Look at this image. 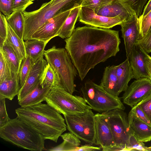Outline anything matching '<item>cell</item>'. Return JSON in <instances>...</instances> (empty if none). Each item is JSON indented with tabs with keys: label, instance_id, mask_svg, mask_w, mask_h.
<instances>
[{
	"label": "cell",
	"instance_id": "6da1fadb",
	"mask_svg": "<svg viewBox=\"0 0 151 151\" xmlns=\"http://www.w3.org/2000/svg\"><path fill=\"white\" fill-rule=\"evenodd\" d=\"M65 48L83 80L98 64L119 51V31L90 26L78 27L65 40Z\"/></svg>",
	"mask_w": 151,
	"mask_h": 151
},
{
	"label": "cell",
	"instance_id": "7a4b0ae2",
	"mask_svg": "<svg viewBox=\"0 0 151 151\" xmlns=\"http://www.w3.org/2000/svg\"><path fill=\"white\" fill-rule=\"evenodd\" d=\"M15 111L19 119L41 134L45 139L56 143L59 137L66 130L65 119L47 104L21 107Z\"/></svg>",
	"mask_w": 151,
	"mask_h": 151
},
{
	"label": "cell",
	"instance_id": "3957f363",
	"mask_svg": "<svg viewBox=\"0 0 151 151\" xmlns=\"http://www.w3.org/2000/svg\"><path fill=\"white\" fill-rule=\"evenodd\" d=\"M0 137L18 147L34 151L45 148V139L17 117L0 127Z\"/></svg>",
	"mask_w": 151,
	"mask_h": 151
},
{
	"label": "cell",
	"instance_id": "277c9868",
	"mask_svg": "<svg viewBox=\"0 0 151 151\" xmlns=\"http://www.w3.org/2000/svg\"><path fill=\"white\" fill-rule=\"evenodd\" d=\"M83 0H65L53 5L50 2L43 3L38 9L24 11V40H31L32 36L49 19L60 12L80 6Z\"/></svg>",
	"mask_w": 151,
	"mask_h": 151
},
{
	"label": "cell",
	"instance_id": "5b68a950",
	"mask_svg": "<svg viewBox=\"0 0 151 151\" xmlns=\"http://www.w3.org/2000/svg\"><path fill=\"white\" fill-rule=\"evenodd\" d=\"M44 55L58 75L59 86L73 94L75 91L74 80L78 73L66 49L53 46L45 50Z\"/></svg>",
	"mask_w": 151,
	"mask_h": 151
},
{
	"label": "cell",
	"instance_id": "8992f818",
	"mask_svg": "<svg viewBox=\"0 0 151 151\" xmlns=\"http://www.w3.org/2000/svg\"><path fill=\"white\" fill-rule=\"evenodd\" d=\"M45 101L63 115H80L91 109L83 97L73 96L59 86L51 87Z\"/></svg>",
	"mask_w": 151,
	"mask_h": 151
},
{
	"label": "cell",
	"instance_id": "52a82bcc",
	"mask_svg": "<svg viewBox=\"0 0 151 151\" xmlns=\"http://www.w3.org/2000/svg\"><path fill=\"white\" fill-rule=\"evenodd\" d=\"M81 90L87 104L92 109L100 113L116 109H125L118 96L109 94L91 80L86 81Z\"/></svg>",
	"mask_w": 151,
	"mask_h": 151
},
{
	"label": "cell",
	"instance_id": "ba28073f",
	"mask_svg": "<svg viewBox=\"0 0 151 151\" xmlns=\"http://www.w3.org/2000/svg\"><path fill=\"white\" fill-rule=\"evenodd\" d=\"M95 114L91 109L80 115H64L68 130L91 145H97L96 139Z\"/></svg>",
	"mask_w": 151,
	"mask_h": 151
},
{
	"label": "cell",
	"instance_id": "9c48e42d",
	"mask_svg": "<svg viewBox=\"0 0 151 151\" xmlns=\"http://www.w3.org/2000/svg\"><path fill=\"white\" fill-rule=\"evenodd\" d=\"M124 111L116 109L102 113L109 124L115 144L127 147L130 137L134 134L129 123L128 116Z\"/></svg>",
	"mask_w": 151,
	"mask_h": 151
},
{
	"label": "cell",
	"instance_id": "30bf717a",
	"mask_svg": "<svg viewBox=\"0 0 151 151\" xmlns=\"http://www.w3.org/2000/svg\"><path fill=\"white\" fill-rule=\"evenodd\" d=\"M151 95V80L141 78L134 80L128 86L122 96L123 103L132 108Z\"/></svg>",
	"mask_w": 151,
	"mask_h": 151
},
{
	"label": "cell",
	"instance_id": "8fae6325",
	"mask_svg": "<svg viewBox=\"0 0 151 151\" xmlns=\"http://www.w3.org/2000/svg\"><path fill=\"white\" fill-rule=\"evenodd\" d=\"M78 19L81 22L87 25L104 29H110L120 25L125 20L120 16L110 17L101 16L91 9L83 7H80Z\"/></svg>",
	"mask_w": 151,
	"mask_h": 151
},
{
	"label": "cell",
	"instance_id": "7c38bea8",
	"mask_svg": "<svg viewBox=\"0 0 151 151\" xmlns=\"http://www.w3.org/2000/svg\"><path fill=\"white\" fill-rule=\"evenodd\" d=\"M72 9L56 14L33 34L32 39L39 40L48 43L52 38L57 36L59 31Z\"/></svg>",
	"mask_w": 151,
	"mask_h": 151
},
{
	"label": "cell",
	"instance_id": "4fadbf2b",
	"mask_svg": "<svg viewBox=\"0 0 151 151\" xmlns=\"http://www.w3.org/2000/svg\"><path fill=\"white\" fill-rule=\"evenodd\" d=\"M128 58L135 44L140 37V24L138 17L136 14L132 15L120 25Z\"/></svg>",
	"mask_w": 151,
	"mask_h": 151
},
{
	"label": "cell",
	"instance_id": "5bb4252c",
	"mask_svg": "<svg viewBox=\"0 0 151 151\" xmlns=\"http://www.w3.org/2000/svg\"><path fill=\"white\" fill-rule=\"evenodd\" d=\"M44 57L43 55L32 65L25 82L17 95L18 101L33 90L40 82L44 69L48 64Z\"/></svg>",
	"mask_w": 151,
	"mask_h": 151
},
{
	"label": "cell",
	"instance_id": "9a60e30c",
	"mask_svg": "<svg viewBox=\"0 0 151 151\" xmlns=\"http://www.w3.org/2000/svg\"><path fill=\"white\" fill-rule=\"evenodd\" d=\"M96 139L97 145L105 150L116 145L109 124L102 113L94 115Z\"/></svg>",
	"mask_w": 151,
	"mask_h": 151
},
{
	"label": "cell",
	"instance_id": "2e32d148",
	"mask_svg": "<svg viewBox=\"0 0 151 151\" xmlns=\"http://www.w3.org/2000/svg\"><path fill=\"white\" fill-rule=\"evenodd\" d=\"M147 54L139 45L135 44L127 58L134 78L136 79L144 78L150 79L145 61V58Z\"/></svg>",
	"mask_w": 151,
	"mask_h": 151
},
{
	"label": "cell",
	"instance_id": "e0dca14e",
	"mask_svg": "<svg viewBox=\"0 0 151 151\" xmlns=\"http://www.w3.org/2000/svg\"><path fill=\"white\" fill-rule=\"evenodd\" d=\"M96 14L110 17L120 16L125 20L135 14L128 3L118 0H113L110 4L100 9Z\"/></svg>",
	"mask_w": 151,
	"mask_h": 151
},
{
	"label": "cell",
	"instance_id": "ac0fdd59",
	"mask_svg": "<svg viewBox=\"0 0 151 151\" xmlns=\"http://www.w3.org/2000/svg\"><path fill=\"white\" fill-rule=\"evenodd\" d=\"M129 123L134 135L140 142L151 140V126L141 120L132 110L128 115Z\"/></svg>",
	"mask_w": 151,
	"mask_h": 151
},
{
	"label": "cell",
	"instance_id": "d6986e66",
	"mask_svg": "<svg viewBox=\"0 0 151 151\" xmlns=\"http://www.w3.org/2000/svg\"><path fill=\"white\" fill-rule=\"evenodd\" d=\"M116 66L113 65L105 68L100 85L106 92L113 96H118Z\"/></svg>",
	"mask_w": 151,
	"mask_h": 151
},
{
	"label": "cell",
	"instance_id": "ffe728a7",
	"mask_svg": "<svg viewBox=\"0 0 151 151\" xmlns=\"http://www.w3.org/2000/svg\"><path fill=\"white\" fill-rule=\"evenodd\" d=\"M51 87L42 88L40 82L35 88L24 98L18 101L21 107H24L35 106L45 101V98Z\"/></svg>",
	"mask_w": 151,
	"mask_h": 151
},
{
	"label": "cell",
	"instance_id": "44dd1931",
	"mask_svg": "<svg viewBox=\"0 0 151 151\" xmlns=\"http://www.w3.org/2000/svg\"><path fill=\"white\" fill-rule=\"evenodd\" d=\"M116 75L117 79V87L119 94L125 91L128 87L130 81L134 78L132 71L128 59L116 66Z\"/></svg>",
	"mask_w": 151,
	"mask_h": 151
},
{
	"label": "cell",
	"instance_id": "7402d4cb",
	"mask_svg": "<svg viewBox=\"0 0 151 151\" xmlns=\"http://www.w3.org/2000/svg\"><path fill=\"white\" fill-rule=\"evenodd\" d=\"M7 35L4 44L10 46L22 61L27 57L24 40L20 38L6 22Z\"/></svg>",
	"mask_w": 151,
	"mask_h": 151
},
{
	"label": "cell",
	"instance_id": "603a6c76",
	"mask_svg": "<svg viewBox=\"0 0 151 151\" xmlns=\"http://www.w3.org/2000/svg\"><path fill=\"white\" fill-rule=\"evenodd\" d=\"M20 88L18 76L6 79L0 82V98L12 100Z\"/></svg>",
	"mask_w": 151,
	"mask_h": 151
},
{
	"label": "cell",
	"instance_id": "cb8c5ba5",
	"mask_svg": "<svg viewBox=\"0 0 151 151\" xmlns=\"http://www.w3.org/2000/svg\"><path fill=\"white\" fill-rule=\"evenodd\" d=\"M25 41L24 45L26 55L29 56L35 63L44 55L45 48L48 43L36 39Z\"/></svg>",
	"mask_w": 151,
	"mask_h": 151
},
{
	"label": "cell",
	"instance_id": "d4e9b609",
	"mask_svg": "<svg viewBox=\"0 0 151 151\" xmlns=\"http://www.w3.org/2000/svg\"><path fill=\"white\" fill-rule=\"evenodd\" d=\"M80 6L72 9L62 27L59 31L57 36L66 39L69 37L75 29V25L78 19Z\"/></svg>",
	"mask_w": 151,
	"mask_h": 151
},
{
	"label": "cell",
	"instance_id": "484cf974",
	"mask_svg": "<svg viewBox=\"0 0 151 151\" xmlns=\"http://www.w3.org/2000/svg\"><path fill=\"white\" fill-rule=\"evenodd\" d=\"M11 69L12 77L18 76L22 61L12 48L9 45L4 44L0 48Z\"/></svg>",
	"mask_w": 151,
	"mask_h": 151
},
{
	"label": "cell",
	"instance_id": "4316f807",
	"mask_svg": "<svg viewBox=\"0 0 151 151\" xmlns=\"http://www.w3.org/2000/svg\"><path fill=\"white\" fill-rule=\"evenodd\" d=\"M5 17L7 23L12 29L23 40L24 19L23 12L19 10L14 11L10 15L5 16Z\"/></svg>",
	"mask_w": 151,
	"mask_h": 151
},
{
	"label": "cell",
	"instance_id": "83f0119b",
	"mask_svg": "<svg viewBox=\"0 0 151 151\" xmlns=\"http://www.w3.org/2000/svg\"><path fill=\"white\" fill-rule=\"evenodd\" d=\"M63 142L59 145L49 150L50 151H75L80 146L81 142L80 139L72 133H65L60 136Z\"/></svg>",
	"mask_w": 151,
	"mask_h": 151
},
{
	"label": "cell",
	"instance_id": "f1b7e54d",
	"mask_svg": "<svg viewBox=\"0 0 151 151\" xmlns=\"http://www.w3.org/2000/svg\"><path fill=\"white\" fill-rule=\"evenodd\" d=\"M40 83L42 88L59 86L60 79L56 73L48 63L43 71Z\"/></svg>",
	"mask_w": 151,
	"mask_h": 151
},
{
	"label": "cell",
	"instance_id": "f546056e",
	"mask_svg": "<svg viewBox=\"0 0 151 151\" xmlns=\"http://www.w3.org/2000/svg\"><path fill=\"white\" fill-rule=\"evenodd\" d=\"M34 63L31 58L28 56H27L26 57L22 60L18 75L19 81L21 88L24 84L31 67Z\"/></svg>",
	"mask_w": 151,
	"mask_h": 151
},
{
	"label": "cell",
	"instance_id": "4dcf8cb0",
	"mask_svg": "<svg viewBox=\"0 0 151 151\" xmlns=\"http://www.w3.org/2000/svg\"><path fill=\"white\" fill-rule=\"evenodd\" d=\"M113 0H83L80 7L88 8L96 13L101 9L110 4Z\"/></svg>",
	"mask_w": 151,
	"mask_h": 151
},
{
	"label": "cell",
	"instance_id": "1f68e13d",
	"mask_svg": "<svg viewBox=\"0 0 151 151\" xmlns=\"http://www.w3.org/2000/svg\"><path fill=\"white\" fill-rule=\"evenodd\" d=\"M12 77L9 66L2 52L0 51V82Z\"/></svg>",
	"mask_w": 151,
	"mask_h": 151
},
{
	"label": "cell",
	"instance_id": "d6a6232c",
	"mask_svg": "<svg viewBox=\"0 0 151 151\" xmlns=\"http://www.w3.org/2000/svg\"><path fill=\"white\" fill-rule=\"evenodd\" d=\"M140 24V37L145 35L151 26V10L145 16L138 17Z\"/></svg>",
	"mask_w": 151,
	"mask_h": 151
},
{
	"label": "cell",
	"instance_id": "836d02e7",
	"mask_svg": "<svg viewBox=\"0 0 151 151\" xmlns=\"http://www.w3.org/2000/svg\"><path fill=\"white\" fill-rule=\"evenodd\" d=\"M127 151H151V146H145L143 142L138 141L134 135L130 137L127 147Z\"/></svg>",
	"mask_w": 151,
	"mask_h": 151
},
{
	"label": "cell",
	"instance_id": "e575fe53",
	"mask_svg": "<svg viewBox=\"0 0 151 151\" xmlns=\"http://www.w3.org/2000/svg\"><path fill=\"white\" fill-rule=\"evenodd\" d=\"M135 44L147 54L151 52V28L145 35L140 37Z\"/></svg>",
	"mask_w": 151,
	"mask_h": 151
},
{
	"label": "cell",
	"instance_id": "d590c367",
	"mask_svg": "<svg viewBox=\"0 0 151 151\" xmlns=\"http://www.w3.org/2000/svg\"><path fill=\"white\" fill-rule=\"evenodd\" d=\"M128 3L137 17L141 15L144 6L148 0H118Z\"/></svg>",
	"mask_w": 151,
	"mask_h": 151
},
{
	"label": "cell",
	"instance_id": "8d00e7d4",
	"mask_svg": "<svg viewBox=\"0 0 151 151\" xmlns=\"http://www.w3.org/2000/svg\"><path fill=\"white\" fill-rule=\"evenodd\" d=\"M6 21L5 16L1 12L0 14V48L3 46L7 35Z\"/></svg>",
	"mask_w": 151,
	"mask_h": 151
},
{
	"label": "cell",
	"instance_id": "74e56055",
	"mask_svg": "<svg viewBox=\"0 0 151 151\" xmlns=\"http://www.w3.org/2000/svg\"><path fill=\"white\" fill-rule=\"evenodd\" d=\"M142 109L151 122V95L137 104Z\"/></svg>",
	"mask_w": 151,
	"mask_h": 151
},
{
	"label": "cell",
	"instance_id": "f35d334b",
	"mask_svg": "<svg viewBox=\"0 0 151 151\" xmlns=\"http://www.w3.org/2000/svg\"><path fill=\"white\" fill-rule=\"evenodd\" d=\"M10 119L6 109L5 99L0 98V127L5 124Z\"/></svg>",
	"mask_w": 151,
	"mask_h": 151
},
{
	"label": "cell",
	"instance_id": "ab89813d",
	"mask_svg": "<svg viewBox=\"0 0 151 151\" xmlns=\"http://www.w3.org/2000/svg\"><path fill=\"white\" fill-rule=\"evenodd\" d=\"M33 3L30 0H13L12 9L13 11H20L23 12L26 9Z\"/></svg>",
	"mask_w": 151,
	"mask_h": 151
},
{
	"label": "cell",
	"instance_id": "60d3db41",
	"mask_svg": "<svg viewBox=\"0 0 151 151\" xmlns=\"http://www.w3.org/2000/svg\"><path fill=\"white\" fill-rule=\"evenodd\" d=\"M13 0H0V11L5 16H8L13 12Z\"/></svg>",
	"mask_w": 151,
	"mask_h": 151
},
{
	"label": "cell",
	"instance_id": "b9f144b4",
	"mask_svg": "<svg viewBox=\"0 0 151 151\" xmlns=\"http://www.w3.org/2000/svg\"><path fill=\"white\" fill-rule=\"evenodd\" d=\"M131 110L141 120L151 126V122L139 106L136 105L132 107Z\"/></svg>",
	"mask_w": 151,
	"mask_h": 151
},
{
	"label": "cell",
	"instance_id": "7bdbcfd3",
	"mask_svg": "<svg viewBox=\"0 0 151 151\" xmlns=\"http://www.w3.org/2000/svg\"><path fill=\"white\" fill-rule=\"evenodd\" d=\"M101 149V148L100 147L94 146L89 144L79 146L76 149L75 151H98Z\"/></svg>",
	"mask_w": 151,
	"mask_h": 151
},
{
	"label": "cell",
	"instance_id": "ee69618b",
	"mask_svg": "<svg viewBox=\"0 0 151 151\" xmlns=\"http://www.w3.org/2000/svg\"><path fill=\"white\" fill-rule=\"evenodd\" d=\"M144 59L148 72H151V57L148 54H147Z\"/></svg>",
	"mask_w": 151,
	"mask_h": 151
},
{
	"label": "cell",
	"instance_id": "f6af8a7d",
	"mask_svg": "<svg viewBox=\"0 0 151 151\" xmlns=\"http://www.w3.org/2000/svg\"><path fill=\"white\" fill-rule=\"evenodd\" d=\"M151 10V0H149L145 6L142 14L140 16L143 17L145 16Z\"/></svg>",
	"mask_w": 151,
	"mask_h": 151
},
{
	"label": "cell",
	"instance_id": "bcb514c9",
	"mask_svg": "<svg viewBox=\"0 0 151 151\" xmlns=\"http://www.w3.org/2000/svg\"><path fill=\"white\" fill-rule=\"evenodd\" d=\"M65 0H51L50 2L51 4L55 5Z\"/></svg>",
	"mask_w": 151,
	"mask_h": 151
},
{
	"label": "cell",
	"instance_id": "7dc6e473",
	"mask_svg": "<svg viewBox=\"0 0 151 151\" xmlns=\"http://www.w3.org/2000/svg\"><path fill=\"white\" fill-rule=\"evenodd\" d=\"M148 73L150 77V79L151 80V72H148Z\"/></svg>",
	"mask_w": 151,
	"mask_h": 151
},
{
	"label": "cell",
	"instance_id": "c3c4849f",
	"mask_svg": "<svg viewBox=\"0 0 151 151\" xmlns=\"http://www.w3.org/2000/svg\"><path fill=\"white\" fill-rule=\"evenodd\" d=\"M31 1L33 2L35 0H30Z\"/></svg>",
	"mask_w": 151,
	"mask_h": 151
},
{
	"label": "cell",
	"instance_id": "681fc988",
	"mask_svg": "<svg viewBox=\"0 0 151 151\" xmlns=\"http://www.w3.org/2000/svg\"><path fill=\"white\" fill-rule=\"evenodd\" d=\"M151 28V27H150V29Z\"/></svg>",
	"mask_w": 151,
	"mask_h": 151
}]
</instances>
